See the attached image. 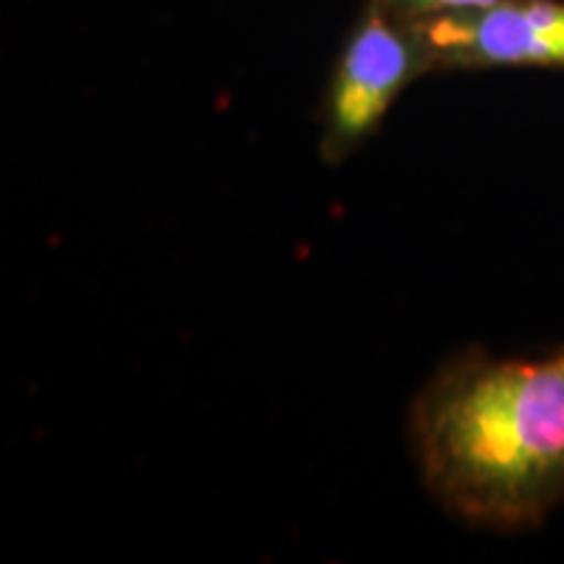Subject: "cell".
I'll list each match as a JSON object with an SVG mask.
<instances>
[{
	"label": "cell",
	"instance_id": "1",
	"mask_svg": "<svg viewBox=\"0 0 564 564\" xmlns=\"http://www.w3.org/2000/svg\"><path fill=\"white\" fill-rule=\"evenodd\" d=\"M408 442L453 518L497 533L541 525L564 505V350L457 352L413 398Z\"/></svg>",
	"mask_w": 564,
	"mask_h": 564
},
{
	"label": "cell",
	"instance_id": "2",
	"mask_svg": "<svg viewBox=\"0 0 564 564\" xmlns=\"http://www.w3.org/2000/svg\"><path fill=\"white\" fill-rule=\"evenodd\" d=\"M429 68L411 19L387 0H373L352 30L329 84L322 160L335 165L350 158L379 129L400 91Z\"/></svg>",
	"mask_w": 564,
	"mask_h": 564
},
{
	"label": "cell",
	"instance_id": "3",
	"mask_svg": "<svg viewBox=\"0 0 564 564\" xmlns=\"http://www.w3.org/2000/svg\"><path fill=\"white\" fill-rule=\"evenodd\" d=\"M408 19L432 68L564 66V3L556 0H499Z\"/></svg>",
	"mask_w": 564,
	"mask_h": 564
},
{
	"label": "cell",
	"instance_id": "4",
	"mask_svg": "<svg viewBox=\"0 0 564 564\" xmlns=\"http://www.w3.org/2000/svg\"><path fill=\"white\" fill-rule=\"evenodd\" d=\"M387 3L403 17H436V13L486 9L499 0H387Z\"/></svg>",
	"mask_w": 564,
	"mask_h": 564
}]
</instances>
